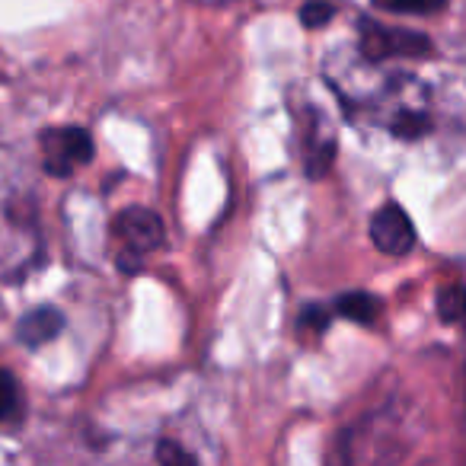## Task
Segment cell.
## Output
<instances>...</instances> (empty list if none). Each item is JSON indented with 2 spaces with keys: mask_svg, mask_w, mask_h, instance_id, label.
I'll list each match as a JSON object with an SVG mask.
<instances>
[{
  "mask_svg": "<svg viewBox=\"0 0 466 466\" xmlns=\"http://www.w3.org/2000/svg\"><path fill=\"white\" fill-rule=\"evenodd\" d=\"M447 0H374V7L390 10V14H438Z\"/></svg>",
  "mask_w": 466,
  "mask_h": 466,
  "instance_id": "9",
  "label": "cell"
},
{
  "mask_svg": "<svg viewBox=\"0 0 466 466\" xmlns=\"http://www.w3.org/2000/svg\"><path fill=\"white\" fill-rule=\"evenodd\" d=\"M46 169L52 176H71L77 167L93 160V137L84 128H52L42 135Z\"/></svg>",
  "mask_w": 466,
  "mask_h": 466,
  "instance_id": "1",
  "label": "cell"
},
{
  "mask_svg": "<svg viewBox=\"0 0 466 466\" xmlns=\"http://www.w3.org/2000/svg\"><path fill=\"white\" fill-rule=\"evenodd\" d=\"M370 240H374V247L380 249V253L387 256H409L415 247V224L409 220V214L402 211L396 201H390V205H383L380 211L374 214V220H370Z\"/></svg>",
  "mask_w": 466,
  "mask_h": 466,
  "instance_id": "4",
  "label": "cell"
},
{
  "mask_svg": "<svg viewBox=\"0 0 466 466\" xmlns=\"http://www.w3.org/2000/svg\"><path fill=\"white\" fill-rule=\"evenodd\" d=\"M112 230H116L118 240H122L125 247H128L131 253H137V256L160 249L163 237H167L160 214L150 211V208H125V211L112 220Z\"/></svg>",
  "mask_w": 466,
  "mask_h": 466,
  "instance_id": "2",
  "label": "cell"
},
{
  "mask_svg": "<svg viewBox=\"0 0 466 466\" xmlns=\"http://www.w3.org/2000/svg\"><path fill=\"white\" fill-rule=\"evenodd\" d=\"M332 16H336V7H329V4H323V0H310V4L300 7V23L310 29H323Z\"/></svg>",
  "mask_w": 466,
  "mask_h": 466,
  "instance_id": "10",
  "label": "cell"
},
{
  "mask_svg": "<svg viewBox=\"0 0 466 466\" xmlns=\"http://www.w3.org/2000/svg\"><path fill=\"white\" fill-rule=\"evenodd\" d=\"M61 329H65V317H61V310H55V307H39V310L26 313V317L20 319V326H16V339H20L23 345H29V349H39V345L52 342Z\"/></svg>",
  "mask_w": 466,
  "mask_h": 466,
  "instance_id": "5",
  "label": "cell"
},
{
  "mask_svg": "<svg viewBox=\"0 0 466 466\" xmlns=\"http://www.w3.org/2000/svg\"><path fill=\"white\" fill-rule=\"evenodd\" d=\"M336 313L351 323H374L380 317V300L374 294H364V291H355V294H342L336 300Z\"/></svg>",
  "mask_w": 466,
  "mask_h": 466,
  "instance_id": "6",
  "label": "cell"
},
{
  "mask_svg": "<svg viewBox=\"0 0 466 466\" xmlns=\"http://www.w3.org/2000/svg\"><path fill=\"white\" fill-rule=\"evenodd\" d=\"M326 323H329V313H326L323 307H307V310L300 313L298 329H300V336H304V339H307V336L317 339V336H323Z\"/></svg>",
  "mask_w": 466,
  "mask_h": 466,
  "instance_id": "11",
  "label": "cell"
},
{
  "mask_svg": "<svg viewBox=\"0 0 466 466\" xmlns=\"http://www.w3.org/2000/svg\"><path fill=\"white\" fill-rule=\"evenodd\" d=\"M361 48L368 58L380 61V58H409V55H428L431 52V42L419 33H409V29H387V26H377V23H361Z\"/></svg>",
  "mask_w": 466,
  "mask_h": 466,
  "instance_id": "3",
  "label": "cell"
},
{
  "mask_svg": "<svg viewBox=\"0 0 466 466\" xmlns=\"http://www.w3.org/2000/svg\"><path fill=\"white\" fill-rule=\"evenodd\" d=\"M23 412V393L20 383L10 370H0V421H10Z\"/></svg>",
  "mask_w": 466,
  "mask_h": 466,
  "instance_id": "8",
  "label": "cell"
},
{
  "mask_svg": "<svg viewBox=\"0 0 466 466\" xmlns=\"http://www.w3.org/2000/svg\"><path fill=\"white\" fill-rule=\"evenodd\" d=\"M205 4H227V0H205Z\"/></svg>",
  "mask_w": 466,
  "mask_h": 466,
  "instance_id": "13",
  "label": "cell"
},
{
  "mask_svg": "<svg viewBox=\"0 0 466 466\" xmlns=\"http://www.w3.org/2000/svg\"><path fill=\"white\" fill-rule=\"evenodd\" d=\"M157 460H160V463H195L192 453L176 447L173 441H163V444L157 447Z\"/></svg>",
  "mask_w": 466,
  "mask_h": 466,
  "instance_id": "12",
  "label": "cell"
},
{
  "mask_svg": "<svg viewBox=\"0 0 466 466\" xmlns=\"http://www.w3.org/2000/svg\"><path fill=\"white\" fill-rule=\"evenodd\" d=\"M438 313L444 323H460L466 317V288L447 285L438 291Z\"/></svg>",
  "mask_w": 466,
  "mask_h": 466,
  "instance_id": "7",
  "label": "cell"
}]
</instances>
